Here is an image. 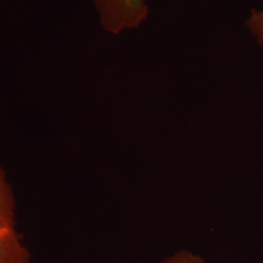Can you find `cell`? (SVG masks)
<instances>
[{
    "instance_id": "obj_3",
    "label": "cell",
    "mask_w": 263,
    "mask_h": 263,
    "mask_svg": "<svg viewBox=\"0 0 263 263\" xmlns=\"http://www.w3.org/2000/svg\"><path fill=\"white\" fill-rule=\"evenodd\" d=\"M246 28L257 44L263 47V8L252 10L246 20Z\"/></svg>"
},
{
    "instance_id": "obj_2",
    "label": "cell",
    "mask_w": 263,
    "mask_h": 263,
    "mask_svg": "<svg viewBox=\"0 0 263 263\" xmlns=\"http://www.w3.org/2000/svg\"><path fill=\"white\" fill-rule=\"evenodd\" d=\"M93 4L101 26L114 34L139 27L149 15L146 0H93Z\"/></svg>"
},
{
    "instance_id": "obj_1",
    "label": "cell",
    "mask_w": 263,
    "mask_h": 263,
    "mask_svg": "<svg viewBox=\"0 0 263 263\" xmlns=\"http://www.w3.org/2000/svg\"><path fill=\"white\" fill-rule=\"evenodd\" d=\"M0 263H31L16 219V197L6 172L0 166Z\"/></svg>"
},
{
    "instance_id": "obj_4",
    "label": "cell",
    "mask_w": 263,
    "mask_h": 263,
    "mask_svg": "<svg viewBox=\"0 0 263 263\" xmlns=\"http://www.w3.org/2000/svg\"><path fill=\"white\" fill-rule=\"evenodd\" d=\"M161 263H205L203 259L200 256L194 255L193 252L183 251L176 252V254L168 256L167 258H164Z\"/></svg>"
}]
</instances>
